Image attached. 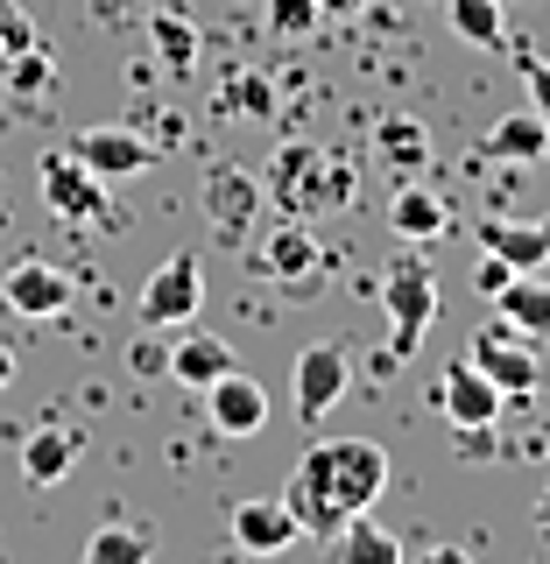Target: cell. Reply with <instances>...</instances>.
<instances>
[{
	"label": "cell",
	"mask_w": 550,
	"mask_h": 564,
	"mask_svg": "<svg viewBox=\"0 0 550 564\" xmlns=\"http://www.w3.org/2000/svg\"><path fill=\"white\" fill-rule=\"evenodd\" d=\"M0 304H8L14 317H29V325H43V317H64L71 304H78V275L29 254V261H14V269L0 275Z\"/></svg>",
	"instance_id": "cell-7"
},
{
	"label": "cell",
	"mask_w": 550,
	"mask_h": 564,
	"mask_svg": "<svg viewBox=\"0 0 550 564\" xmlns=\"http://www.w3.org/2000/svg\"><path fill=\"white\" fill-rule=\"evenodd\" d=\"M522 93H529V106H537L543 128H550V64L543 57H522Z\"/></svg>",
	"instance_id": "cell-29"
},
{
	"label": "cell",
	"mask_w": 550,
	"mask_h": 564,
	"mask_svg": "<svg viewBox=\"0 0 550 564\" xmlns=\"http://www.w3.org/2000/svg\"><path fill=\"white\" fill-rule=\"evenodd\" d=\"M537 529H550V487L537 494Z\"/></svg>",
	"instance_id": "cell-34"
},
{
	"label": "cell",
	"mask_w": 550,
	"mask_h": 564,
	"mask_svg": "<svg viewBox=\"0 0 550 564\" xmlns=\"http://www.w3.org/2000/svg\"><path fill=\"white\" fill-rule=\"evenodd\" d=\"M543 155H550V128H543L537 106H522V113H502V120L481 134L473 170H481V163H543Z\"/></svg>",
	"instance_id": "cell-15"
},
{
	"label": "cell",
	"mask_w": 550,
	"mask_h": 564,
	"mask_svg": "<svg viewBox=\"0 0 550 564\" xmlns=\"http://www.w3.org/2000/svg\"><path fill=\"white\" fill-rule=\"evenodd\" d=\"M255 205H261L255 170H212V176H205V212H212V226H219V234L255 226Z\"/></svg>",
	"instance_id": "cell-20"
},
{
	"label": "cell",
	"mask_w": 550,
	"mask_h": 564,
	"mask_svg": "<svg viewBox=\"0 0 550 564\" xmlns=\"http://www.w3.org/2000/svg\"><path fill=\"white\" fill-rule=\"evenodd\" d=\"M149 35H155V50H163V64L176 78H191V64H198V29H191L184 14H149Z\"/></svg>",
	"instance_id": "cell-25"
},
{
	"label": "cell",
	"mask_w": 550,
	"mask_h": 564,
	"mask_svg": "<svg viewBox=\"0 0 550 564\" xmlns=\"http://www.w3.org/2000/svg\"><path fill=\"white\" fill-rule=\"evenodd\" d=\"M317 240H311V226L304 219H282V226H269L261 234V247H255V269L261 275H276L290 296H311L317 290Z\"/></svg>",
	"instance_id": "cell-8"
},
{
	"label": "cell",
	"mask_w": 550,
	"mask_h": 564,
	"mask_svg": "<svg viewBox=\"0 0 550 564\" xmlns=\"http://www.w3.org/2000/svg\"><path fill=\"white\" fill-rule=\"evenodd\" d=\"M128 367H134V375H141V381H155V375H170V339H155V332H149V325H141V339L128 346Z\"/></svg>",
	"instance_id": "cell-27"
},
{
	"label": "cell",
	"mask_w": 550,
	"mask_h": 564,
	"mask_svg": "<svg viewBox=\"0 0 550 564\" xmlns=\"http://www.w3.org/2000/svg\"><path fill=\"white\" fill-rule=\"evenodd\" d=\"M226 106H234L240 120H261V113H269V106H276V93H269V85H261V78H240V85H226Z\"/></svg>",
	"instance_id": "cell-28"
},
{
	"label": "cell",
	"mask_w": 550,
	"mask_h": 564,
	"mask_svg": "<svg viewBox=\"0 0 550 564\" xmlns=\"http://www.w3.org/2000/svg\"><path fill=\"white\" fill-rule=\"evenodd\" d=\"M261 564H276V557H261Z\"/></svg>",
	"instance_id": "cell-35"
},
{
	"label": "cell",
	"mask_w": 550,
	"mask_h": 564,
	"mask_svg": "<svg viewBox=\"0 0 550 564\" xmlns=\"http://www.w3.org/2000/svg\"><path fill=\"white\" fill-rule=\"evenodd\" d=\"M85 437L71 431V423H35V431L22 437V480L29 487H57L71 466H78Z\"/></svg>",
	"instance_id": "cell-17"
},
{
	"label": "cell",
	"mask_w": 550,
	"mask_h": 564,
	"mask_svg": "<svg viewBox=\"0 0 550 564\" xmlns=\"http://www.w3.org/2000/svg\"><path fill=\"white\" fill-rule=\"evenodd\" d=\"M149 557H155V536H149V529H128V522L93 529L85 551H78V564H149Z\"/></svg>",
	"instance_id": "cell-22"
},
{
	"label": "cell",
	"mask_w": 550,
	"mask_h": 564,
	"mask_svg": "<svg viewBox=\"0 0 550 564\" xmlns=\"http://www.w3.org/2000/svg\"><path fill=\"white\" fill-rule=\"evenodd\" d=\"M219 375H234V346H226L219 332H205L198 317H191V325H176V339H170V381L191 388V395H205Z\"/></svg>",
	"instance_id": "cell-13"
},
{
	"label": "cell",
	"mask_w": 550,
	"mask_h": 564,
	"mask_svg": "<svg viewBox=\"0 0 550 564\" xmlns=\"http://www.w3.org/2000/svg\"><path fill=\"white\" fill-rule=\"evenodd\" d=\"M35 184H43V205L57 212V219H78V226H85V219H106V184H99V176L85 170L71 149H50Z\"/></svg>",
	"instance_id": "cell-11"
},
{
	"label": "cell",
	"mask_w": 550,
	"mask_h": 564,
	"mask_svg": "<svg viewBox=\"0 0 550 564\" xmlns=\"http://www.w3.org/2000/svg\"><path fill=\"white\" fill-rule=\"evenodd\" d=\"M332 543H339V564H410L402 536H396V529H381L375 516H353Z\"/></svg>",
	"instance_id": "cell-21"
},
{
	"label": "cell",
	"mask_w": 550,
	"mask_h": 564,
	"mask_svg": "<svg viewBox=\"0 0 550 564\" xmlns=\"http://www.w3.org/2000/svg\"><path fill=\"white\" fill-rule=\"evenodd\" d=\"M494 317H508L516 332H529V339H550V282H543V269L537 275H508L502 290H494Z\"/></svg>",
	"instance_id": "cell-19"
},
{
	"label": "cell",
	"mask_w": 550,
	"mask_h": 564,
	"mask_svg": "<svg viewBox=\"0 0 550 564\" xmlns=\"http://www.w3.org/2000/svg\"><path fill=\"white\" fill-rule=\"evenodd\" d=\"M417 564H473L466 551H459V543H431V551H423Z\"/></svg>",
	"instance_id": "cell-31"
},
{
	"label": "cell",
	"mask_w": 550,
	"mask_h": 564,
	"mask_svg": "<svg viewBox=\"0 0 550 564\" xmlns=\"http://www.w3.org/2000/svg\"><path fill=\"white\" fill-rule=\"evenodd\" d=\"M375 149H381V163H388V170H402V176L431 163V134H423L410 113H388L381 128H375Z\"/></svg>",
	"instance_id": "cell-23"
},
{
	"label": "cell",
	"mask_w": 550,
	"mask_h": 564,
	"mask_svg": "<svg viewBox=\"0 0 550 564\" xmlns=\"http://www.w3.org/2000/svg\"><path fill=\"white\" fill-rule=\"evenodd\" d=\"M445 22H452L459 43H481V50H494V43L508 35L502 0H445Z\"/></svg>",
	"instance_id": "cell-24"
},
{
	"label": "cell",
	"mask_w": 550,
	"mask_h": 564,
	"mask_svg": "<svg viewBox=\"0 0 550 564\" xmlns=\"http://www.w3.org/2000/svg\"><path fill=\"white\" fill-rule=\"evenodd\" d=\"M205 311V261L198 247H176V254L141 282V325L149 332H176Z\"/></svg>",
	"instance_id": "cell-5"
},
{
	"label": "cell",
	"mask_w": 550,
	"mask_h": 564,
	"mask_svg": "<svg viewBox=\"0 0 550 564\" xmlns=\"http://www.w3.org/2000/svg\"><path fill=\"white\" fill-rule=\"evenodd\" d=\"M71 155H78L99 184H134V176L155 170V149L134 128H85L78 141H71Z\"/></svg>",
	"instance_id": "cell-10"
},
{
	"label": "cell",
	"mask_w": 550,
	"mask_h": 564,
	"mask_svg": "<svg viewBox=\"0 0 550 564\" xmlns=\"http://www.w3.org/2000/svg\"><path fill=\"white\" fill-rule=\"evenodd\" d=\"M438 410H445V423L459 431V423H502V410H508V395L494 388L481 367L459 352V360H445L438 367Z\"/></svg>",
	"instance_id": "cell-12"
},
{
	"label": "cell",
	"mask_w": 550,
	"mask_h": 564,
	"mask_svg": "<svg viewBox=\"0 0 550 564\" xmlns=\"http://www.w3.org/2000/svg\"><path fill=\"white\" fill-rule=\"evenodd\" d=\"M375 290H381V304H388V352L410 360V352L423 346V332H431V317H438V275H431V261H417V254L388 261Z\"/></svg>",
	"instance_id": "cell-3"
},
{
	"label": "cell",
	"mask_w": 550,
	"mask_h": 564,
	"mask_svg": "<svg viewBox=\"0 0 550 564\" xmlns=\"http://www.w3.org/2000/svg\"><path fill=\"white\" fill-rule=\"evenodd\" d=\"M234 543L247 557H282L296 543V516L282 494H255V501H234Z\"/></svg>",
	"instance_id": "cell-14"
},
{
	"label": "cell",
	"mask_w": 550,
	"mask_h": 564,
	"mask_svg": "<svg viewBox=\"0 0 550 564\" xmlns=\"http://www.w3.org/2000/svg\"><path fill=\"white\" fill-rule=\"evenodd\" d=\"M8 381H14V352L0 346V388H8Z\"/></svg>",
	"instance_id": "cell-33"
},
{
	"label": "cell",
	"mask_w": 550,
	"mask_h": 564,
	"mask_svg": "<svg viewBox=\"0 0 550 564\" xmlns=\"http://www.w3.org/2000/svg\"><path fill=\"white\" fill-rule=\"evenodd\" d=\"M290 395H296V416H304V423L332 416L353 395V352L339 339L304 346V352H296V367H290Z\"/></svg>",
	"instance_id": "cell-6"
},
{
	"label": "cell",
	"mask_w": 550,
	"mask_h": 564,
	"mask_svg": "<svg viewBox=\"0 0 550 564\" xmlns=\"http://www.w3.org/2000/svg\"><path fill=\"white\" fill-rule=\"evenodd\" d=\"M261 198H269L282 219H325L353 198V170L332 149H311V141H282L261 170Z\"/></svg>",
	"instance_id": "cell-2"
},
{
	"label": "cell",
	"mask_w": 550,
	"mask_h": 564,
	"mask_svg": "<svg viewBox=\"0 0 550 564\" xmlns=\"http://www.w3.org/2000/svg\"><path fill=\"white\" fill-rule=\"evenodd\" d=\"M317 22H325L317 0H269V35H276V43H304Z\"/></svg>",
	"instance_id": "cell-26"
},
{
	"label": "cell",
	"mask_w": 550,
	"mask_h": 564,
	"mask_svg": "<svg viewBox=\"0 0 550 564\" xmlns=\"http://www.w3.org/2000/svg\"><path fill=\"white\" fill-rule=\"evenodd\" d=\"M508 275H516V269H508L502 254H481V261H473V290H481V296H494V290H502Z\"/></svg>",
	"instance_id": "cell-30"
},
{
	"label": "cell",
	"mask_w": 550,
	"mask_h": 564,
	"mask_svg": "<svg viewBox=\"0 0 550 564\" xmlns=\"http://www.w3.org/2000/svg\"><path fill=\"white\" fill-rule=\"evenodd\" d=\"M466 360L481 367V375L502 388L508 402H522V395H537V381H543V352L529 332H516L508 317H487L481 332H473V346H466Z\"/></svg>",
	"instance_id": "cell-4"
},
{
	"label": "cell",
	"mask_w": 550,
	"mask_h": 564,
	"mask_svg": "<svg viewBox=\"0 0 550 564\" xmlns=\"http://www.w3.org/2000/svg\"><path fill=\"white\" fill-rule=\"evenodd\" d=\"M481 254H502L516 275L550 269V219H481Z\"/></svg>",
	"instance_id": "cell-16"
},
{
	"label": "cell",
	"mask_w": 550,
	"mask_h": 564,
	"mask_svg": "<svg viewBox=\"0 0 550 564\" xmlns=\"http://www.w3.org/2000/svg\"><path fill=\"white\" fill-rule=\"evenodd\" d=\"M388 226H396V240H445L452 234V212H445V198H438V191H423V184H402L396 198H388Z\"/></svg>",
	"instance_id": "cell-18"
},
{
	"label": "cell",
	"mask_w": 550,
	"mask_h": 564,
	"mask_svg": "<svg viewBox=\"0 0 550 564\" xmlns=\"http://www.w3.org/2000/svg\"><path fill=\"white\" fill-rule=\"evenodd\" d=\"M325 14H367V0H317Z\"/></svg>",
	"instance_id": "cell-32"
},
{
	"label": "cell",
	"mask_w": 550,
	"mask_h": 564,
	"mask_svg": "<svg viewBox=\"0 0 550 564\" xmlns=\"http://www.w3.org/2000/svg\"><path fill=\"white\" fill-rule=\"evenodd\" d=\"M205 416H212V431L219 437H261L269 431V416H276V402H269V388H261L255 375H219L205 388Z\"/></svg>",
	"instance_id": "cell-9"
},
{
	"label": "cell",
	"mask_w": 550,
	"mask_h": 564,
	"mask_svg": "<svg viewBox=\"0 0 550 564\" xmlns=\"http://www.w3.org/2000/svg\"><path fill=\"white\" fill-rule=\"evenodd\" d=\"M381 487H388V452L375 437H325V445H311L296 458L282 501L296 516V536L332 543L353 516H367L381 501Z\"/></svg>",
	"instance_id": "cell-1"
}]
</instances>
